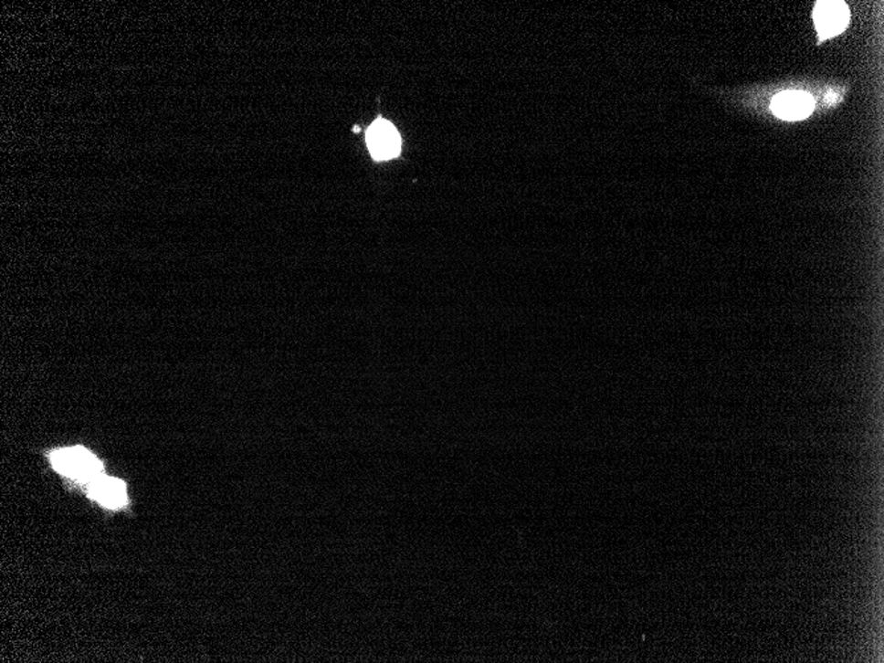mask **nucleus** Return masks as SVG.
Here are the masks:
<instances>
[{
	"label": "nucleus",
	"mask_w": 884,
	"mask_h": 663,
	"mask_svg": "<svg viewBox=\"0 0 884 663\" xmlns=\"http://www.w3.org/2000/svg\"><path fill=\"white\" fill-rule=\"evenodd\" d=\"M51 464L58 473L79 482L89 483L101 476V462L84 447L56 450L51 455Z\"/></svg>",
	"instance_id": "1"
},
{
	"label": "nucleus",
	"mask_w": 884,
	"mask_h": 663,
	"mask_svg": "<svg viewBox=\"0 0 884 663\" xmlns=\"http://www.w3.org/2000/svg\"><path fill=\"white\" fill-rule=\"evenodd\" d=\"M813 20L817 28L819 43L842 34L850 22V11L845 2L816 3Z\"/></svg>",
	"instance_id": "2"
},
{
	"label": "nucleus",
	"mask_w": 884,
	"mask_h": 663,
	"mask_svg": "<svg viewBox=\"0 0 884 663\" xmlns=\"http://www.w3.org/2000/svg\"><path fill=\"white\" fill-rule=\"evenodd\" d=\"M774 116L785 121H800L815 110V100L804 91H784L772 101Z\"/></svg>",
	"instance_id": "3"
},
{
	"label": "nucleus",
	"mask_w": 884,
	"mask_h": 663,
	"mask_svg": "<svg viewBox=\"0 0 884 663\" xmlns=\"http://www.w3.org/2000/svg\"><path fill=\"white\" fill-rule=\"evenodd\" d=\"M367 141L375 159L383 161L399 155L400 135L388 121L377 120L367 132Z\"/></svg>",
	"instance_id": "4"
},
{
	"label": "nucleus",
	"mask_w": 884,
	"mask_h": 663,
	"mask_svg": "<svg viewBox=\"0 0 884 663\" xmlns=\"http://www.w3.org/2000/svg\"><path fill=\"white\" fill-rule=\"evenodd\" d=\"M88 491L94 500L108 509L121 508L128 500L125 483L110 477H97L89 482Z\"/></svg>",
	"instance_id": "5"
}]
</instances>
